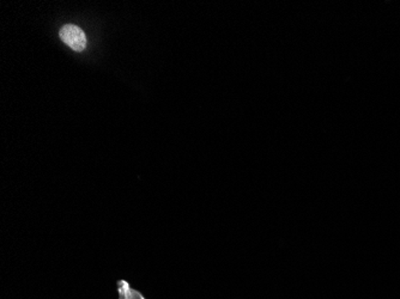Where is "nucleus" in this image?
Segmentation results:
<instances>
[{
    "label": "nucleus",
    "instance_id": "obj_1",
    "mask_svg": "<svg viewBox=\"0 0 400 299\" xmlns=\"http://www.w3.org/2000/svg\"><path fill=\"white\" fill-rule=\"evenodd\" d=\"M61 39L74 51H82L86 48V36L79 26L66 24L61 29Z\"/></svg>",
    "mask_w": 400,
    "mask_h": 299
}]
</instances>
